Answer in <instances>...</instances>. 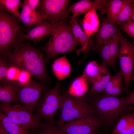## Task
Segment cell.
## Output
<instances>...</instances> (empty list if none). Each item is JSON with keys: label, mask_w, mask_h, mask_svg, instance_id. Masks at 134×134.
I'll return each instance as SVG.
<instances>
[{"label": "cell", "mask_w": 134, "mask_h": 134, "mask_svg": "<svg viewBox=\"0 0 134 134\" xmlns=\"http://www.w3.org/2000/svg\"><path fill=\"white\" fill-rule=\"evenodd\" d=\"M9 67L6 59L1 57L0 58V81L1 83L5 80Z\"/></svg>", "instance_id": "cell-35"}, {"label": "cell", "mask_w": 134, "mask_h": 134, "mask_svg": "<svg viewBox=\"0 0 134 134\" xmlns=\"http://www.w3.org/2000/svg\"><path fill=\"white\" fill-rule=\"evenodd\" d=\"M37 134H67L60 130L53 123H47L45 127L39 130Z\"/></svg>", "instance_id": "cell-31"}, {"label": "cell", "mask_w": 134, "mask_h": 134, "mask_svg": "<svg viewBox=\"0 0 134 134\" xmlns=\"http://www.w3.org/2000/svg\"><path fill=\"white\" fill-rule=\"evenodd\" d=\"M32 76L31 74L28 71L21 69L17 82L20 85H24L29 82Z\"/></svg>", "instance_id": "cell-34"}, {"label": "cell", "mask_w": 134, "mask_h": 134, "mask_svg": "<svg viewBox=\"0 0 134 134\" xmlns=\"http://www.w3.org/2000/svg\"><path fill=\"white\" fill-rule=\"evenodd\" d=\"M70 18V23L72 26L73 34L81 46L80 48L76 50V55L79 56L82 52L84 53L83 57L81 61L82 63L84 61L89 51L93 47H93L94 45L90 40L88 39L84 32L80 26L78 22L77 17L72 15Z\"/></svg>", "instance_id": "cell-13"}, {"label": "cell", "mask_w": 134, "mask_h": 134, "mask_svg": "<svg viewBox=\"0 0 134 134\" xmlns=\"http://www.w3.org/2000/svg\"><path fill=\"white\" fill-rule=\"evenodd\" d=\"M111 76L107 66L103 65L100 76L96 80L91 83V86L88 94L90 96L95 95L104 92Z\"/></svg>", "instance_id": "cell-20"}, {"label": "cell", "mask_w": 134, "mask_h": 134, "mask_svg": "<svg viewBox=\"0 0 134 134\" xmlns=\"http://www.w3.org/2000/svg\"><path fill=\"white\" fill-rule=\"evenodd\" d=\"M52 69L55 75L59 80L68 76L70 73L71 67L66 55L56 59L52 64Z\"/></svg>", "instance_id": "cell-21"}, {"label": "cell", "mask_w": 134, "mask_h": 134, "mask_svg": "<svg viewBox=\"0 0 134 134\" xmlns=\"http://www.w3.org/2000/svg\"><path fill=\"white\" fill-rule=\"evenodd\" d=\"M69 0H41L37 11L43 21L47 19L50 23L56 24L60 21L67 19L70 12Z\"/></svg>", "instance_id": "cell-9"}, {"label": "cell", "mask_w": 134, "mask_h": 134, "mask_svg": "<svg viewBox=\"0 0 134 134\" xmlns=\"http://www.w3.org/2000/svg\"><path fill=\"white\" fill-rule=\"evenodd\" d=\"M22 8L18 19L20 22L23 23L27 29L37 26L43 21L37 11H33L30 10L26 0H23Z\"/></svg>", "instance_id": "cell-16"}, {"label": "cell", "mask_w": 134, "mask_h": 134, "mask_svg": "<svg viewBox=\"0 0 134 134\" xmlns=\"http://www.w3.org/2000/svg\"><path fill=\"white\" fill-rule=\"evenodd\" d=\"M61 112L56 125L60 126L78 118L96 114L92 106L87 101L90 96L78 98L68 93L63 92Z\"/></svg>", "instance_id": "cell-5"}, {"label": "cell", "mask_w": 134, "mask_h": 134, "mask_svg": "<svg viewBox=\"0 0 134 134\" xmlns=\"http://www.w3.org/2000/svg\"><path fill=\"white\" fill-rule=\"evenodd\" d=\"M110 134H134V111L120 117Z\"/></svg>", "instance_id": "cell-17"}, {"label": "cell", "mask_w": 134, "mask_h": 134, "mask_svg": "<svg viewBox=\"0 0 134 134\" xmlns=\"http://www.w3.org/2000/svg\"><path fill=\"white\" fill-rule=\"evenodd\" d=\"M0 125L9 134H32L10 120L1 111L0 112Z\"/></svg>", "instance_id": "cell-22"}, {"label": "cell", "mask_w": 134, "mask_h": 134, "mask_svg": "<svg viewBox=\"0 0 134 134\" xmlns=\"http://www.w3.org/2000/svg\"><path fill=\"white\" fill-rule=\"evenodd\" d=\"M103 67V65H99L96 61H91L86 66L83 75L91 83L99 77Z\"/></svg>", "instance_id": "cell-24"}, {"label": "cell", "mask_w": 134, "mask_h": 134, "mask_svg": "<svg viewBox=\"0 0 134 134\" xmlns=\"http://www.w3.org/2000/svg\"><path fill=\"white\" fill-rule=\"evenodd\" d=\"M0 86V100L4 104H11L17 101L16 95L20 85L16 82L5 80Z\"/></svg>", "instance_id": "cell-15"}, {"label": "cell", "mask_w": 134, "mask_h": 134, "mask_svg": "<svg viewBox=\"0 0 134 134\" xmlns=\"http://www.w3.org/2000/svg\"><path fill=\"white\" fill-rule=\"evenodd\" d=\"M118 26L106 18L102 17L101 24L96 33V42L94 49L95 51H98L101 46L117 34L120 30Z\"/></svg>", "instance_id": "cell-12"}, {"label": "cell", "mask_w": 134, "mask_h": 134, "mask_svg": "<svg viewBox=\"0 0 134 134\" xmlns=\"http://www.w3.org/2000/svg\"><path fill=\"white\" fill-rule=\"evenodd\" d=\"M133 0H124L123 3L115 22L120 27L130 18Z\"/></svg>", "instance_id": "cell-25"}, {"label": "cell", "mask_w": 134, "mask_h": 134, "mask_svg": "<svg viewBox=\"0 0 134 134\" xmlns=\"http://www.w3.org/2000/svg\"><path fill=\"white\" fill-rule=\"evenodd\" d=\"M124 0H109L106 7V18L108 20L115 22L123 3Z\"/></svg>", "instance_id": "cell-26"}, {"label": "cell", "mask_w": 134, "mask_h": 134, "mask_svg": "<svg viewBox=\"0 0 134 134\" xmlns=\"http://www.w3.org/2000/svg\"><path fill=\"white\" fill-rule=\"evenodd\" d=\"M108 40L101 46L98 51L101 59V64L107 66H110L113 67L110 52Z\"/></svg>", "instance_id": "cell-30"}, {"label": "cell", "mask_w": 134, "mask_h": 134, "mask_svg": "<svg viewBox=\"0 0 134 134\" xmlns=\"http://www.w3.org/2000/svg\"><path fill=\"white\" fill-rule=\"evenodd\" d=\"M120 46L118 56L121 72L125 84V92L130 93V81L132 80L134 67V46L122 34L119 40Z\"/></svg>", "instance_id": "cell-8"}, {"label": "cell", "mask_w": 134, "mask_h": 134, "mask_svg": "<svg viewBox=\"0 0 134 134\" xmlns=\"http://www.w3.org/2000/svg\"><path fill=\"white\" fill-rule=\"evenodd\" d=\"M121 34L120 29L117 34L108 40L110 52L113 67L116 70V63L118 58L119 47V43Z\"/></svg>", "instance_id": "cell-28"}, {"label": "cell", "mask_w": 134, "mask_h": 134, "mask_svg": "<svg viewBox=\"0 0 134 134\" xmlns=\"http://www.w3.org/2000/svg\"><path fill=\"white\" fill-rule=\"evenodd\" d=\"M0 134H9L0 125Z\"/></svg>", "instance_id": "cell-40"}, {"label": "cell", "mask_w": 134, "mask_h": 134, "mask_svg": "<svg viewBox=\"0 0 134 134\" xmlns=\"http://www.w3.org/2000/svg\"><path fill=\"white\" fill-rule=\"evenodd\" d=\"M127 101L128 104L134 106V92H131L127 96Z\"/></svg>", "instance_id": "cell-38"}, {"label": "cell", "mask_w": 134, "mask_h": 134, "mask_svg": "<svg viewBox=\"0 0 134 134\" xmlns=\"http://www.w3.org/2000/svg\"><path fill=\"white\" fill-rule=\"evenodd\" d=\"M5 58L12 65L28 71L40 81L49 80L46 69L49 61L40 50L29 43L24 41Z\"/></svg>", "instance_id": "cell-1"}, {"label": "cell", "mask_w": 134, "mask_h": 134, "mask_svg": "<svg viewBox=\"0 0 134 134\" xmlns=\"http://www.w3.org/2000/svg\"><path fill=\"white\" fill-rule=\"evenodd\" d=\"M123 78L121 71L117 72L115 75L111 77L103 93L109 96H117L125 92V87L122 84Z\"/></svg>", "instance_id": "cell-19"}, {"label": "cell", "mask_w": 134, "mask_h": 134, "mask_svg": "<svg viewBox=\"0 0 134 134\" xmlns=\"http://www.w3.org/2000/svg\"><path fill=\"white\" fill-rule=\"evenodd\" d=\"M99 24V19L95 8L85 15L82 21V26L88 40H90L91 36L97 32Z\"/></svg>", "instance_id": "cell-18"}, {"label": "cell", "mask_w": 134, "mask_h": 134, "mask_svg": "<svg viewBox=\"0 0 134 134\" xmlns=\"http://www.w3.org/2000/svg\"><path fill=\"white\" fill-rule=\"evenodd\" d=\"M67 19H64L57 23L43 48L49 61L60 54L72 51L79 45L73 34L71 25L67 24Z\"/></svg>", "instance_id": "cell-4"}, {"label": "cell", "mask_w": 134, "mask_h": 134, "mask_svg": "<svg viewBox=\"0 0 134 134\" xmlns=\"http://www.w3.org/2000/svg\"><path fill=\"white\" fill-rule=\"evenodd\" d=\"M130 18L134 22V0L132 4V7Z\"/></svg>", "instance_id": "cell-39"}, {"label": "cell", "mask_w": 134, "mask_h": 134, "mask_svg": "<svg viewBox=\"0 0 134 134\" xmlns=\"http://www.w3.org/2000/svg\"><path fill=\"white\" fill-rule=\"evenodd\" d=\"M47 87L44 83L31 80L26 85H20L16 94L17 101L33 112L36 108L41 95L46 90Z\"/></svg>", "instance_id": "cell-10"}, {"label": "cell", "mask_w": 134, "mask_h": 134, "mask_svg": "<svg viewBox=\"0 0 134 134\" xmlns=\"http://www.w3.org/2000/svg\"><path fill=\"white\" fill-rule=\"evenodd\" d=\"M87 101L92 106L102 126H111L123 115L134 111V106L127 103V96L119 97L103 93L92 95Z\"/></svg>", "instance_id": "cell-2"}, {"label": "cell", "mask_w": 134, "mask_h": 134, "mask_svg": "<svg viewBox=\"0 0 134 134\" xmlns=\"http://www.w3.org/2000/svg\"><path fill=\"white\" fill-rule=\"evenodd\" d=\"M60 85L57 83L53 88L46 90L36 107L35 115L39 120L53 123L55 116L61 107L62 98L60 93Z\"/></svg>", "instance_id": "cell-6"}, {"label": "cell", "mask_w": 134, "mask_h": 134, "mask_svg": "<svg viewBox=\"0 0 134 134\" xmlns=\"http://www.w3.org/2000/svg\"><path fill=\"white\" fill-rule=\"evenodd\" d=\"M96 3L95 9L100 12L101 14L106 13V8L108 0H95Z\"/></svg>", "instance_id": "cell-36"}, {"label": "cell", "mask_w": 134, "mask_h": 134, "mask_svg": "<svg viewBox=\"0 0 134 134\" xmlns=\"http://www.w3.org/2000/svg\"><path fill=\"white\" fill-rule=\"evenodd\" d=\"M27 4L30 10L35 11L38 7L40 0H26Z\"/></svg>", "instance_id": "cell-37"}, {"label": "cell", "mask_w": 134, "mask_h": 134, "mask_svg": "<svg viewBox=\"0 0 134 134\" xmlns=\"http://www.w3.org/2000/svg\"><path fill=\"white\" fill-rule=\"evenodd\" d=\"M132 80H134V67L133 76V78H132Z\"/></svg>", "instance_id": "cell-42"}, {"label": "cell", "mask_w": 134, "mask_h": 134, "mask_svg": "<svg viewBox=\"0 0 134 134\" xmlns=\"http://www.w3.org/2000/svg\"><path fill=\"white\" fill-rule=\"evenodd\" d=\"M96 6L95 2L90 0H82L71 4L69 7L70 12L77 17L81 14L85 15Z\"/></svg>", "instance_id": "cell-23"}, {"label": "cell", "mask_w": 134, "mask_h": 134, "mask_svg": "<svg viewBox=\"0 0 134 134\" xmlns=\"http://www.w3.org/2000/svg\"><path fill=\"white\" fill-rule=\"evenodd\" d=\"M18 18L0 8V54L7 57L12 50L24 41L22 37L26 27L20 23Z\"/></svg>", "instance_id": "cell-3"}, {"label": "cell", "mask_w": 134, "mask_h": 134, "mask_svg": "<svg viewBox=\"0 0 134 134\" xmlns=\"http://www.w3.org/2000/svg\"><path fill=\"white\" fill-rule=\"evenodd\" d=\"M0 111L10 120L25 130H35L42 129L47 123L40 122V120L33 112L19 104L6 105L0 103Z\"/></svg>", "instance_id": "cell-7"}, {"label": "cell", "mask_w": 134, "mask_h": 134, "mask_svg": "<svg viewBox=\"0 0 134 134\" xmlns=\"http://www.w3.org/2000/svg\"><path fill=\"white\" fill-rule=\"evenodd\" d=\"M21 69L18 67L12 65L9 66L5 80L17 82Z\"/></svg>", "instance_id": "cell-32"}, {"label": "cell", "mask_w": 134, "mask_h": 134, "mask_svg": "<svg viewBox=\"0 0 134 134\" xmlns=\"http://www.w3.org/2000/svg\"><path fill=\"white\" fill-rule=\"evenodd\" d=\"M88 134H100V133L98 131H95L91 132Z\"/></svg>", "instance_id": "cell-41"}, {"label": "cell", "mask_w": 134, "mask_h": 134, "mask_svg": "<svg viewBox=\"0 0 134 134\" xmlns=\"http://www.w3.org/2000/svg\"><path fill=\"white\" fill-rule=\"evenodd\" d=\"M23 5V2L20 0H0V8L18 18L20 15L18 8Z\"/></svg>", "instance_id": "cell-27"}, {"label": "cell", "mask_w": 134, "mask_h": 134, "mask_svg": "<svg viewBox=\"0 0 134 134\" xmlns=\"http://www.w3.org/2000/svg\"><path fill=\"white\" fill-rule=\"evenodd\" d=\"M88 80L82 74L75 79L73 81L71 87L72 91L77 95L83 94L87 89Z\"/></svg>", "instance_id": "cell-29"}, {"label": "cell", "mask_w": 134, "mask_h": 134, "mask_svg": "<svg viewBox=\"0 0 134 134\" xmlns=\"http://www.w3.org/2000/svg\"><path fill=\"white\" fill-rule=\"evenodd\" d=\"M120 27L121 29L134 40V22L129 19Z\"/></svg>", "instance_id": "cell-33"}, {"label": "cell", "mask_w": 134, "mask_h": 134, "mask_svg": "<svg viewBox=\"0 0 134 134\" xmlns=\"http://www.w3.org/2000/svg\"><path fill=\"white\" fill-rule=\"evenodd\" d=\"M102 126L98 116L95 114L76 118L57 126L67 134H88L95 131Z\"/></svg>", "instance_id": "cell-11"}, {"label": "cell", "mask_w": 134, "mask_h": 134, "mask_svg": "<svg viewBox=\"0 0 134 134\" xmlns=\"http://www.w3.org/2000/svg\"><path fill=\"white\" fill-rule=\"evenodd\" d=\"M57 23H49L45 20L43 21L27 34H25L22 37V40L24 41L26 39H29L34 43H37L51 35L54 31Z\"/></svg>", "instance_id": "cell-14"}]
</instances>
